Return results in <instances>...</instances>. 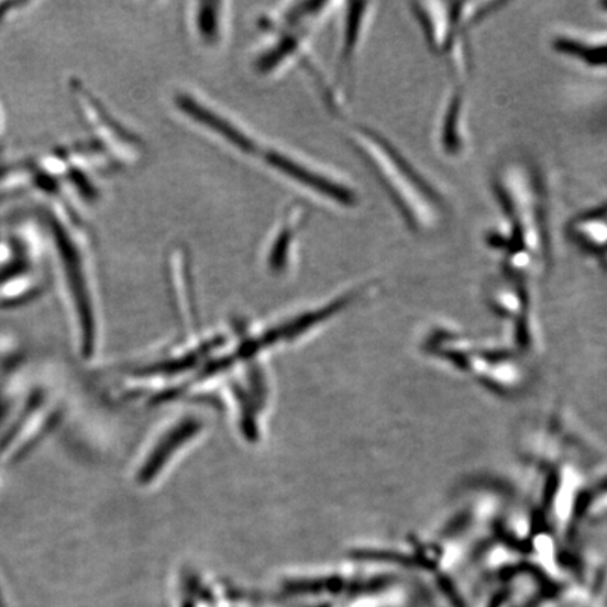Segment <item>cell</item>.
<instances>
[{
  "label": "cell",
  "mask_w": 607,
  "mask_h": 607,
  "mask_svg": "<svg viewBox=\"0 0 607 607\" xmlns=\"http://www.w3.org/2000/svg\"><path fill=\"white\" fill-rule=\"evenodd\" d=\"M366 7L364 3H353L352 12L347 14V25L345 33V48H343V55L347 58V55L352 53L354 44L357 42L358 27H361L362 18H363V8Z\"/></svg>",
  "instance_id": "7"
},
{
  "label": "cell",
  "mask_w": 607,
  "mask_h": 607,
  "mask_svg": "<svg viewBox=\"0 0 607 607\" xmlns=\"http://www.w3.org/2000/svg\"><path fill=\"white\" fill-rule=\"evenodd\" d=\"M75 103L82 113L89 126L101 141V148L109 150L110 154L115 156V161L130 162L139 151V140L131 134L125 126L121 125L110 111L99 103V100L92 95L85 92L82 85H76Z\"/></svg>",
  "instance_id": "3"
},
{
  "label": "cell",
  "mask_w": 607,
  "mask_h": 607,
  "mask_svg": "<svg viewBox=\"0 0 607 607\" xmlns=\"http://www.w3.org/2000/svg\"><path fill=\"white\" fill-rule=\"evenodd\" d=\"M47 220L55 265L58 266L69 310L78 323L84 352L92 354L96 343V312L84 240L79 238L73 217L67 221L65 217L51 210L47 212Z\"/></svg>",
  "instance_id": "2"
},
{
  "label": "cell",
  "mask_w": 607,
  "mask_h": 607,
  "mask_svg": "<svg viewBox=\"0 0 607 607\" xmlns=\"http://www.w3.org/2000/svg\"><path fill=\"white\" fill-rule=\"evenodd\" d=\"M573 234L586 250L607 252V211L581 217L573 224Z\"/></svg>",
  "instance_id": "6"
},
{
  "label": "cell",
  "mask_w": 607,
  "mask_h": 607,
  "mask_svg": "<svg viewBox=\"0 0 607 607\" xmlns=\"http://www.w3.org/2000/svg\"><path fill=\"white\" fill-rule=\"evenodd\" d=\"M495 189L505 211L508 232L497 242L516 273L538 272L550 260V238L543 187L523 161L505 162L495 176Z\"/></svg>",
  "instance_id": "1"
},
{
  "label": "cell",
  "mask_w": 607,
  "mask_h": 607,
  "mask_svg": "<svg viewBox=\"0 0 607 607\" xmlns=\"http://www.w3.org/2000/svg\"><path fill=\"white\" fill-rule=\"evenodd\" d=\"M266 161L275 166L276 169L283 172V174L293 177V179L310 187V189L318 191V194L329 197V199L341 202V205L352 206L354 200H356L352 190L346 189L345 186L333 184L328 177L318 175L317 172H312L306 168V166L288 159L286 155L271 151L266 154Z\"/></svg>",
  "instance_id": "4"
},
{
  "label": "cell",
  "mask_w": 607,
  "mask_h": 607,
  "mask_svg": "<svg viewBox=\"0 0 607 607\" xmlns=\"http://www.w3.org/2000/svg\"><path fill=\"white\" fill-rule=\"evenodd\" d=\"M175 103L186 115L196 120L197 123L209 126L210 130L216 131V133H219L221 136H224V139L230 141L231 144H234L236 148L244 152H253L256 150V145L250 136L242 133L241 130H238L230 121L221 118V115L214 113V111L209 108H206L205 104H200L199 101L191 98V96L186 93L176 95Z\"/></svg>",
  "instance_id": "5"
},
{
  "label": "cell",
  "mask_w": 607,
  "mask_h": 607,
  "mask_svg": "<svg viewBox=\"0 0 607 607\" xmlns=\"http://www.w3.org/2000/svg\"><path fill=\"white\" fill-rule=\"evenodd\" d=\"M216 7L217 4H210V9H207V4H201L199 14H197V27L206 38H214L217 35L219 13H217Z\"/></svg>",
  "instance_id": "8"
}]
</instances>
